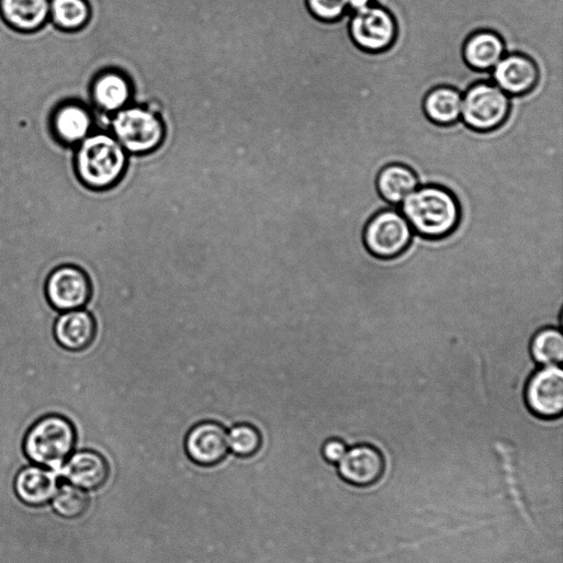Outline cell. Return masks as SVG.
I'll return each instance as SVG.
<instances>
[{
	"label": "cell",
	"mask_w": 563,
	"mask_h": 563,
	"mask_svg": "<svg viewBox=\"0 0 563 563\" xmlns=\"http://www.w3.org/2000/svg\"><path fill=\"white\" fill-rule=\"evenodd\" d=\"M374 2L375 0H347V5L349 13H353L370 7Z\"/></svg>",
	"instance_id": "obj_28"
},
{
	"label": "cell",
	"mask_w": 563,
	"mask_h": 563,
	"mask_svg": "<svg viewBox=\"0 0 563 563\" xmlns=\"http://www.w3.org/2000/svg\"><path fill=\"white\" fill-rule=\"evenodd\" d=\"M95 105L105 113L116 114L134 99V88L127 76L109 71L99 76L92 88Z\"/></svg>",
	"instance_id": "obj_15"
},
{
	"label": "cell",
	"mask_w": 563,
	"mask_h": 563,
	"mask_svg": "<svg viewBox=\"0 0 563 563\" xmlns=\"http://www.w3.org/2000/svg\"><path fill=\"white\" fill-rule=\"evenodd\" d=\"M0 15L18 31L34 32L50 16V0H0Z\"/></svg>",
	"instance_id": "obj_18"
},
{
	"label": "cell",
	"mask_w": 563,
	"mask_h": 563,
	"mask_svg": "<svg viewBox=\"0 0 563 563\" xmlns=\"http://www.w3.org/2000/svg\"><path fill=\"white\" fill-rule=\"evenodd\" d=\"M308 12L324 23H336L349 14L347 0H305Z\"/></svg>",
	"instance_id": "obj_26"
},
{
	"label": "cell",
	"mask_w": 563,
	"mask_h": 563,
	"mask_svg": "<svg viewBox=\"0 0 563 563\" xmlns=\"http://www.w3.org/2000/svg\"><path fill=\"white\" fill-rule=\"evenodd\" d=\"M414 232L398 210L389 207L378 212L363 229L367 251L382 261H391L405 255L413 245Z\"/></svg>",
	"instance_id": "obj_6"
},
{
	"label": "cell",
	"mask_w": 563,
	"mask_h": 563,
	"mask_svg": "<svg viewBox=\"0 0 563 563\" xmlns=\"http://www.w3.org/2000/svg\"><path fill=\"white\" fill-rule=\"evenodd\" d=\"M533 361L541 365H560L563 361V336L560 328L548 326L537 330L529 342Z\"/></svg>",
	"instance_id": "obj_22"
},
{
	"label": "cell",
	"mask_w": 563,
	"mask_h": 563,
	"mask_svg": "<svg viewBox=\"0 0 563 563\" xmlns=\"http://www.w3.org/2000/svg\"><path fill=\"white\" fill-rule=\"evenodd\" d=\"M185 450L190 459L196 464L203 466L216 465L228 453V433L218 423H200L188 433Z\"/></svg>",
	"instance_id": "obj_12"
},
{
	"label": "cell",
	"mask_w": 563,
	"mask_h": 563,
	"mask_svg": "<svg viewBox=\"0 0 563 563\" xmlns=\"http://www.w3.org/2000/svg\"><path fill=\"white\" fill-rule=\"evenodd\" d=\"M337 465L339 476L346 483L360 488L378 484L386 471L383 452L376 446L368 442L348 448Z\"/></svg>",
	"instance_id": "obj_10"
},
{
	"label": "cell",
	"mask_w": 563,
	"mask_h": 563,
	"mask_svg": "<svg viewBox=\"0 0 563 563\" xmlns=\"http://www.w3.org/2000/svg\"><path fill=\"white\" fill-rule=\"evenodd\" d=\"M45 293L49 305L59 313L86 307L93 295L89 274L76 264H63L47 278Z\"/></svg>",
	"instance_id": "obj_8"
},
{
	"label": "cell",
	"mask_w": 563,
	"mask_h": 563,
	"mask_svg": "<svg viewBox=\"0 0 563 563\" xmlns=\"http://www.w3.org/2000/svg\"><path fill=\"white\" fill-rule=\"evenodd\" d=\"M128 165V154L108 134L86 138L78 151L77 168L81 180L92 189L105 190L123 178Z\"/></svg>",
	"instance_id": "obj_2"
},
{
	"label": "cell",
	"mask_w": 563,
	"mask_h": 563,
	"mask_svg": "<svg viewBox=\"0 0 563 563\" xmlns=\"http://www.w3.org/2000/svg\"><path fill=\"white\" fill-rule=\"evenodd\" d=\"M97 320L88 311L77 309L61 313L54 326L58 345L72 352L88 349L95 340Z\"/></svg>",
	"instance_id": "obj_13"
},
{
	"label": "cell",
	"mask_w": 563,
	"mask_h": 563,
	"mask_svg": "<svg viewBox=\"0 0 563 563\" xmlns=\"http://www.w3.org/2000/svg\"><path fill=\"white\" fill-rule=\"evenodd\" d=\"M523 399L528 412L538 419H561L563 413L561 367H541L529 375L523 390Z\"/></svg>",
	"instance_id": "obj_9"
},
{
	"label": "cell",
	"mask_w": 563,
	"mask_h": 563,
	"mask_svg": "<svg viewBox=\"0 0 563 563\" xmlns=\"http://www.w3.org/2000/svg\"><path fill=\"white\" fill-rule=\"evenodd\" d=\"M116 140L132 156H146L164 144L166 126L161 117L146 106L134 105L116 113L112 120Z\"/></svg>",
	"instance_id": "obj_4"
},
{
	"label": "cell",
	"mask_w": 563,
	"mask_h": 563,
	"mask_svg": "<svg viewBox=\"0 0 563 563\" xmlns=\"http://www.w3.org/2000/svg\"><path fill=\"white\" fill-rule=\"evenodd\" d=\"M349 34L353 44L362 52L381 54L396 43L398 26L395 16L374 2L363 10L349 13Z\"/></svg>",
	"instance_id": "obj_7"
},
{
	"label": "cell",
	"mask_w": 563,
	"mask_h": 563,
	"mask_svg": "<svg viewBox=\"0 0 563 563\" xmlns=\"http://www.w3.org/2000/svg\"><path fill=\"white\" fill-rule=\"evenodd\" d=\"M420 185L414 170L403 164L385 166L376 178L379 195L392 207H399L404 200Z\"/></svg>",
	"instance_id": "obj_17"
},
{
	"label": "cell",
	"mask_w": 563,
	"mask_h": 563,
	"mask_svg": "<svg viewBox=\"0 0 563 563\" xmlns=\"http://www.w3.org/2000/svg\"><path fill=\"white\" fill-rule=\"evenodd\" d=\"M20 498L29 505L41 506L48 503L57 493V478L48 470L30 466L20 472L15 482Z\"/></svg>",
	"instance_id": "obj_20"
},
{
	"label": "cell",
	"mask_w": 563,
	"mask_h": 563,
	"mask_svg": "<svg viewBox=\"0 0 563 563\" xmlns=\"http://www.w3.org/2000/svg\"><path fill=\"white\" fill-rule=\"evenodd\" d=\"M510 113L511 98L491 81H478L462 94L460 121L473 132H495L506 124Z\"/></svg>",
	"instance_id": "obj_5"
},
{
	"label": "cell",
	"mask_w": 563,
	"mask_h": 563,
	"mask_svg": "<svg viewBox=\"0 0 563 563\" xmlns=\"http://www.w3.org/2000/svg\"><path fill=\"white\" fill-rule=\"evenodd\" d=\"M491 82L510 98H521L532 93L540 82V70L530 57L506 54L491 70Z\"/></svg>",
	"instance_id": "obj_11"
},
{
	"label": "cell",
	"mask_w": 563,
	"mask_h": 563,
	"mask_svg": "<svg viewBox=\"0 0 563 563\" xmlns=\"http://www.w3.org/2000/svg\"><path fill=\"white\" fill-rule=\"evenodd\" d=\"M423 109L432 124L452 126L461 120L462 93L452 87H437L425 97Z\"/></svg>",
	"instance_id": "obj_19"
},
{
	"label": "cell",
	"mask_w": 563,
	"mask_h": 563,
	"mask_svg": "<svg viewBox=\"0 0 563 563\" xmlns=\"http://www.w3.org/2000/svg\"><path fill=\"white\" fill-rule=\"evenodd\" d=\"M77 442L74 423L60 414H48L40 418L29 430L24 450L35 463L59 468L72 453Z\"/></svg>",
	"instance_id": "obj_3"
},
{
	"label": "cell",
	"mask_w": 563,
	"mask_h": 563,
	"mask_svg": "<svg viewBox=\"0 0 563 563\" xmlns=\"http://www.w3.org/2000/svg\"><path fill=\"white\" fill-rule=\"evenodd\" d=\"M92 117L82 106L69 104L61 108L55 116V131L59 138L68 144H77L88 138L92 128Z\"/></svg>",
	"instance_id": "obj_21"
},
{
	"label": "cell",
	"mask_w": 563,
	"mask_h": 563,
	"mask_svg": "<svg viewBox=\"0 0 563 563\" xmlns=\"http://www.w3.org/2000/svg\"><path fill=\"white\" fill-rule=\"evenodd\" d=\"M398 210L414 234L425 240L438 241L453 235L461 224V206L447 189L423 184L409 194Z\"/></svg>",
	"instance_id": "obj_1"
},
{
	"label": "cell",
	"mask_w": 563,
	"mask_h": 563,
	"mask_svg": "<svg viewBox=\"0 0 563 563\" xmlns=\"http://www.w3.org/2000/svg\"><path fill=\"white\" fill-rule=\"evenodd\" d=\"M506 54L503 38L487 30L470 35L462 49L464 63L470 69L477 72H491Z\"/></svg>",
	"instance_id": "obj_14"
},
{
	"label": "cell",
	"mask_w": 563,
	"mask_h": 563,
	"mask_svg": "<svg viewBox=\"0 0 563 563\" xmlns=\"http://www.w3.org/2000/svg\"><path fill=\"white\" fill-rule=\"evenodd\" d=\"M54 23L65 31H78L92 18L88 0H50Z\"/></svg>",
	"instance_id": "obj_23"
},
{
	"label": "cell",
	"mask_w": 563,
	"mask_h": 563,
	"mask_svg": "<svg viewBox=\"0 0 563 563\" xmlns=\"http://www.w3.org/2000/svg\"><path fill=\"white\" fill-rule=\"evenodd\" d=\"M65 476L80 488L97 489L106 483L110 466L100 453L83 450L70 458L65 468Z\"/></svg>",
	"instance_id": "obj_16"
},
{
	"label": "cell",
	"mask_w": 563,
	"mask_h": 563,
	"mask_svg": "<svg viewBox=\"0 0 563 563\" xmlns=\"http://www.w3.org/2000/svg\"><path fill=\"white\" fill-rule=\"evenodd\" d=\"M89 506V497L80 487L64 485L55 495L54 507L65 518L82 516Z\"/></svg>",
	"instance_id": "obj_24"
},
{
	"label": "cell",
	"mask_w": 563,
	"mask_h": 563,
	"mask_svg": "<svg viewBox=\"0 0 563 563\" xmlns=\"http://www.w3.org/2000/svg\"><path fill=\"white\" fill-rule=\"evenodd\" d=\"M229 449L241 458L255 455L262 446L259 430L249 424H239L228 432Z\"/></svg>",
	"instance_id": "obj_25"
},
{
	"label": "cell",
	"mask_w": 563,
	"mask_h": 563,
	"mask_svg": "<svg viewBox=\"0 0 563 563\" xmlns=\"http://www.w3.org/2000/svg\"><path fill=\"white\" fill-rule=\"evenodd\" d=\"M348 450L347 443L337 437L329 438L322 448L323 458L330 464H338Z\"/></svg>",
	"instance_id": "obj_27"
}]
</instances>
